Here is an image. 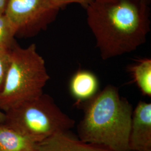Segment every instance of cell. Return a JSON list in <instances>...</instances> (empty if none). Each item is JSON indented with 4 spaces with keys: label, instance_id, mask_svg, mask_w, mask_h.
Here are the masks:
<instances>
[{
    "label": "cell",
    "instance_id": "1",
    "mask_svg": "<svg viewBox=\"0 0 151 151\" xmlns=\"http://www.w3.org/2000/svg\"><path fill=\"white\" fill-rule=\"evenodd\" d=\"M86 10L103 60L132 52L145 43L150 10L142 0H93Z\"/></svg>",
    "mask_w": 151,
    "mask_h": 151
},
{
    "label": "cell",
    "instance_id": "8",
    "mask_svg": "<svg viewBox=\"0 0 151 151\" xmlns=\"http://www.w3.org/2000/svg\"><path fill=\"white\" fill-rule=\"evenodd\" d=\"M35 143L4 123H0V151H29Z\"/></svg>",
    "mask_w": 151,
    "mask_h": 151
},
{
    "label": "cell",
    "instance_id": "12",
    "mask_svg": "<svg viewBox=\"0 0 151 151\" xmlns=\"http://www.w3.org/2000/svg\"><path fill=\"white\" fill-rule=\"evenodd\" d=\"M11 49L0 48V92L3 89L10 66Z\"/></svg>",
    "mask_w": 151,
    "mask_h": 151
},
{
    "label": "cell",
    "instance_id": "3",
    "mask_svg": "<svg viewBox=\"0 0 151 151\" xmlns=\"http://www.w3.org/2000/svg\"><path fill=\"white\" fill-rule=\"evenodd\" d=\"M50 79L45 60L36 45L22 48L14 44L5 84L0 92V110L4 112L38 97Z\"/></svg>",
    "mask_w": 151,
    "mask_h": 151
},
{
    "label": "cell",
    "instance_id": "14",
    "mask_svg": "<svg viewBox=\"0 0 151 151\" xmlns=\"http://www.w3.org/2000/svg\"><path fill=\"white\" fill-rule=\"evenodd\" d=\"M9 0H0V15L5 14Z\"/></svg>",
    "mask_w": 151,
    "mask_h": 151
},
{
    "label": "cell",
    "instance_id": "15",
    "mask_svg": "<svg viewBox=\"0 0 151 151\" xmlns=\"http://www.w3.org/2000/svg\"><path fill=\"white\" fill-rule=\"evenodd\" d=\"M5 120V113L0 110V123H4Z\"/></svg>",
    "mask_w": 151,
    "mask_h": 151
},
{
    "label": "cell",
    "instance_id": "6",
    "mask_svg": "<svg viewBox=\"0 0 151 151\" xmlns=\"http://www.w3.org/2000/svg\"><path fill=\"white\" fill-rule=\"evenodd\" d=\"M129 147L130 151H151V104L140 101L133 112Z\"/></svg>",
    "mask_w": 151,
    "mask_h": 151
},
{
    "label": "cell",
    "instance_id": "2",
    "mask_svg": "<svg viewBox=\"0 0 151 151\" xmlns=\"http://www.w3.org/2000/svg\"><path fill=\"white\" fill-rule=\"evenodd\" d=\"M133 109L108 85L92 97L78 125L80 139L111 151H130L129 147Z\"/></svg>",
    "mask_w": 151,
    "mask_h": 151
},
{
    "label": "cell",
    "instance_id": "5",
    "mask_svg": "<svg viewBox=\"0 0 151 151\" xmlns=\"http://www.w3.org/2000/svg\"><path fill=\"white\" fill-rule=\"evenodd\" d=\"M60 10L50 0H9L5 15L15 37L29 38L46 30Z\"/></svg>",
    "mask_w": 151,
    "mask_h": 151
},
{
    "label": "cell",
    "instance_id": "17",
    "mask_svg": "<svg viewBox=\"0 0 151 151\" xmlns=\"http://www.w3.org/2000/svg\"><path fill=\"white\" fill-rule=\"evenodd\" d=\"M39 151L35 148H34V149H32V150H30V151Z\"/></svg>",
    "mask_w": 151,
    "mask_h": 151
},
{
    "label": "cell",
    "instance_id": "11",
    "mask_svg": "<svg viewBox=\"0 0 151 151\" xmlns=\"http://www.w3.org/2000/svg\"><path fill=\"white\" fill-rule=\"evenodd\" d=\"M15 32L5 14L0 15V48L10 50L16 43Z\"/></svg>",
    "mask_w": 151,
    "mask_h": 151
},
{
    "label": "cell",
    "instance_id": "4",
    "mask_svg": "<svg viewBox=\"0 0 151 151\" xmlns=\"http://www.w3.org/2000/svg\"><path fill=\"white\" fill-rule=\"evenodd\" d=\"M5 113L4 123L35 144L65 132L75 125L74 120L60 110L52 97L44 93Z\"/></svg>",
    "mask_w": 151,
    "mask_h": 151
},
{
    "label": "cell",
    "instance_id": "7",
    "mask_svg": "<svg viewBox=\"0 0 151 151\" xmlns=\"http://www.w3.org/2000/svg\"><path fill=\"white\" fill-rule=\"evenodd\" d=\"M66 132L52 135L37 143L35 148L39 151H111L101 146L77 139Z\"/></svg>",
    "mask_w": 151,
    "mask_h": 151
},
{
    "label": "cell",
    "instance_id": "10",
    "mask_svg": "<svg viewBox=\"0 0 151 151\" xmlns=\"http://www.w3.org/2000/svg\"><path fill=\"white\" fill-rule=\"evenodd\" d=\"M131 71L140 90L148 96H151V60H140L132 67Z\"/></svg>",
    "mask_w": 151,
    "mask_h": 151
},
{
    "label": "cell",
    "instance_id": "16",
    "mask_svg": "<svg viewBox=\"0 0 151 151\" xmlns=\"http://www.w3.org/2000/svg\"><path fill=\"white\" fill-rule=\"evenodd\" d=\"M142 1H143L144 2H145L146 4H147V5H149V4H150V2H151V0H142Z\"/></svg>",
    "mask_w": 151,
    "mask_h": 151
},
{
    "label": "cell",
    "instance_id": "13",
    "mask_svg": "<svg viewBox=\"0 0 151 151\" xmlns=\"http://www.w3.org/2000/svg\"><path fill=\"white\" fill-rule=\"evenodd\" d=\"M51 2L56 7L60 9L64 6L70 4H77L81 5L84 9H86L93 0H50Z\"/></svg>",
    "mask_w": 151,
    "mask_h": 151
},
{
    "label": "cell",
    "instance_id": "9",
    "mask_svg": "<svg viewBox=\"0 0 151 151\" xmlns=\"http://www.w3.org/2000/svg\"><path fill=\"white\" fill-rule=\"evenodd\" d=\"M98 88V81L95 76L88 71H79L72 77L70 90L77 99L84 100L95 96Z\"/></svg>",
    "mask_w": 151,
    "mask_h": 151
}]
</instances>
